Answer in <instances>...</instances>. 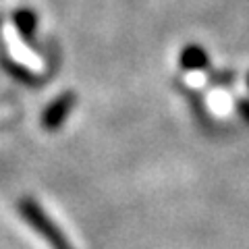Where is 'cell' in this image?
Instances as JSON below:
<instances>
[{
    "label": "cell",
    "mask_w": 249,
    "mask_h": 249,
    "mask_svg": "<svg viewBox=\"0 0 249 249\" xmlns=\"http://www.w3.org/2000/svg\"><path fill=\"white\" fill-rule=\"evenodd\" d=\"M247 83H249V75H247Z\"/></svg>",
    "instance_id": "obj_5"
},
{
    "label": "cell",
    "mask_w": 249,
    "mask_h": 249,
    "mask_svg": "<svg viewBox=\"0 0 249 249\" xmlns=\"http://www.w3.org/2000/svg\"><path fill=\"white\" fill-rule=\"evenodd\" d=\"M17 208H19V214H21L23 220H25L44 241H48L52 249H75L71 245V241L65 237V232L56 227V222L44 212L42 206L37 204L34 197L19 199Z\"/></svg>",
    "instance_id": "obj_1"
},
{
    "label": "cell",
    "mask_w": 249,
    "mask_h": 249,
    "mask_svg": "<svg viewBox=\"0 0 249 249\" xmlns=\"http://www.w3.org/2000/svg\"><path fill=\"white\" fill-rule=\"evenodd\" d=\"M15 29L19 31V36H31L36 31V15L29 11H21L15 15Z\"/></svg>",
    "instance_id": "obj_4"
},
{
    "label": "cell",
    "mask_w": 249,
    "mask_h": 249,
    "mask_svg": "<svg viewBox=\"0 0 249 249\" xmlns=\"http://www.w3.org/2000/svg\"><path fill=\"white\" fill-rule=\"evenodd\" d=\"M75 93L73 91H67V93H60V96L50 102L48 106L44 108L42 112V127L46 131H56L62 123L69 119V114L75 108Z\"/></svg>",
    "instance_id": "obj_2"
},
{
    "label": "cell",
    "mask_w": 249,
    "mask_h": 249,
    "mask_svg": "<svg viewBox=\"0 0 249 249\" xmlns=\"http://www.w3.org/2000/svg\"><path fill=\"white\" fill-rule=\"evenodd\" d=\"M178 62H181V67L187 69V71H201V69L208 67V54L204 52L201 46L191 44L187 48H183Z\"/></svg>",
    "instance_id": "obj_3"
}]
</instances>
